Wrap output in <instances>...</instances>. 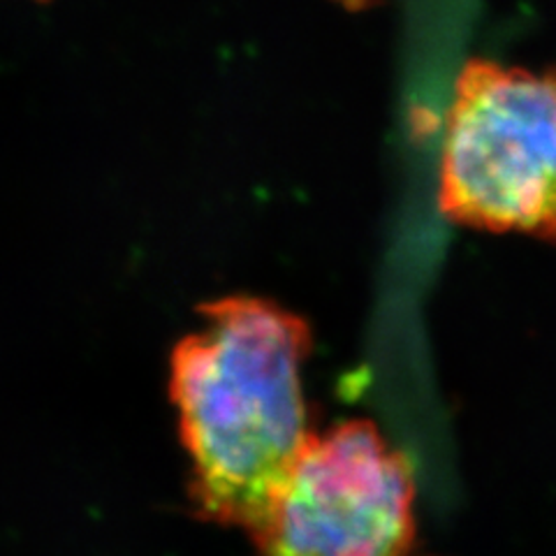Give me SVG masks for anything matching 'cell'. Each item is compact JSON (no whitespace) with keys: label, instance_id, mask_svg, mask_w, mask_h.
I'll return each instance as SVG.
<instances>
[{"label":"cell","instance_id":"1","mask_svg":"<svg viewBox=\"0 0 556 556\" xmlns=\"http://www.w3.org/2000/svg\"><path fill=\"white\" fill-rule=\"evenodd\" d=\"M204 327L172 353L169 396L200 517L251 531L313 431L302 390L304 320L263 300L202 306Z\"/></svg>","mask_w":556,"mask_h":556},{"label":"cell","instance_id":"2","mask_svg":"<svg viewBox=\"0 0 556 556\" xmlns=\"http://www.w3.org/2000/svg\"><path fill=\"white\" fill-rule=\"evenodd\" d=\"M441 212L556 243V73L468 61L452 96Z\"/></svg>","mask_w":556,"mask_h":556},{"label":"cell","instance_id":"3","mask_svg":"<svg viewBox=\"0 0 556 556\" xmlns=\"http://www.w3.org/2000/svg\"><path fill=\"white\" fill-rule=\"evenodd\" d=\"M415 476L374 422L308 439L249 531L260 556H410Z\"/></svg>","mask_w":556,"mask_h":556},{"label":"cell","instance_id":"4","mask_svg":"<svg viewBox=\"0 0 556 556\" xmlns=\"http://www.w3.org/2000/svg\"><path fill=\"white\" fill-rule=\"evenodd\" d=\"M337 3L345 5L348 10H362V8H367V5H371V3H374V0H337Z\"/></svg>","mask_w":556,"mask_h":556}]
</instances>
